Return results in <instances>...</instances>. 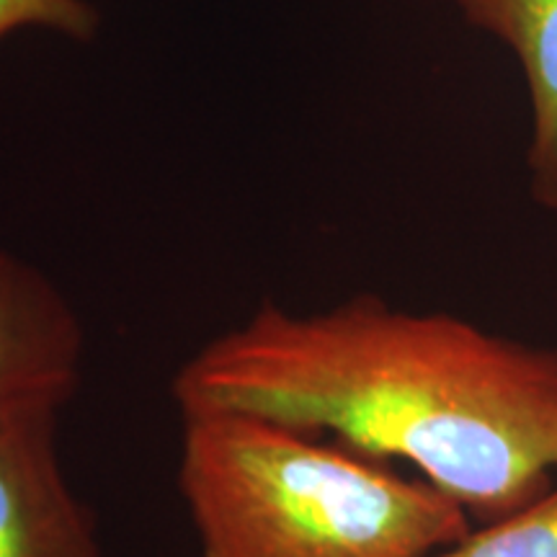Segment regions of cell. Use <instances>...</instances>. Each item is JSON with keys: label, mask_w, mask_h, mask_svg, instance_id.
<instances>
[{"label": "cell", "mask_w": 557, "mask_h": 557, "mask_svg": "<svg viewBox=\"0 0 557 557\" xmlns=\"http://www.w3.org/2000/svg\"><path fill=\"white\" fill-rule=\"evenodd\" d=\"M184 413H246L406 462L468 511L504 519L557 472V348L374 295L297 315L263 302L173 377Z\"/></svg>", "instance_id": "6da1fadb"}, {"label": "cell", "mask_w": 557, "mask_h": 557, "mask_svg": "<svg viewBox=\"0 0 557 557\" xmlns=\"http://www.w3.org/2000/svg\"><path fill=\"white\" fill-rule=\"evenodd\" d=\"M178 487L205 557H431L475 527L418 475L227 410L184 413Z\"/></svg>", "instance_id": "7a4b0ae2"}, {"label": "cell", "mask_w": 557, "mask_h": 557, "mask_svg": "<svg viewBox=\"0 0 557 557\" xmlns=\"http://www.w3.org/2000/svg\"><path fill=\"white\" fill-rule=\"evenodd\" d=\"M58 416V408L0 413V557H107L62 468Z\"/></svg>", "instance_id": "3957f363"}, {"label": "cell", "mask_w": 557, "mask_h": 557, "mask_svg": "<svg viewBox=\"0 0 557 557\" xmlns=\"http://www.w3.org/2000/svg\"><path fill=\"white\" fill-rule=\"evenodd\" d=\"M83 369V325L45 271L0 248V413L58 408Z\"/></svg>", "instance_id": "277c9868"}, {"label": "cell", "mask_w": 557, "mask_h": 557, "mask_svg": "<svg viewBox=\"0 0 557 557\" xmlns=\"http://www.w3.org/2000/svg\"><path fill=\"white\" fill-rule=\"evenodd\" d=\"M465 21L511 50L524 73L532 135L529 191L557 212V0H455Z\"/></svg>", "instance_id": "5b68a950"}, {"label": "cell", "mask_w": 557, "mask_h": 557, "mask_svg": "<svg viewBox=\"0 0 557 557\" xmlns=\"http://www.w3.org/2000/svg\"><path fill=\"white\" fill-rule=\"evenodd\" d=\"M431 557H557V480L504 519L475 524Z\"/></svg>", "instance_id": "8992f818"}, {"label": "cell", "mask_w": 557, "mask_h": 557, "mask_svg": "<svg viewBox=\"0 0 557 557\" xmlns=\"http://www.w3.org/2000/svg\"><path fill=\"white\" fill-rule=\"evenodd\" d=\"M99 24V11L88 0H0V41L24 29L88 41L96 37Z\"/></svg>", "instance_id": "52a82bcc"}]
</instances>
